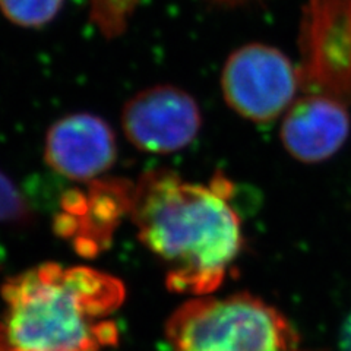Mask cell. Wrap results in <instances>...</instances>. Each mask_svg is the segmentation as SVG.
Masks as SVG:
<instances>
[{
    "label": "cell",
    "instance_id": "obj_8",
    "mask_svg": "<svg viewBox=\"0 0 351 351\" xmlns=\"http://www.w3.org/2000/svg\"><path fill=\"white\" fill-rule=\"evenodd\" d=\"M117 144L113 128L93 113H73L54 122L44 142V158L63 178L90 183L113 167Z\"/></svg>",
    "mask_w": 351,
    "mask_h": 351
},
{
    "label": "cell",
    "instance_id": "obj_13",
    "mask_svg": "<svg viewBox=\"0 0 351 351\" xmlns=\"http://www.w3.org/2000/svg\"><path fill=\"white\" fill-rule=\"evenodd\" d=\"M339 348L341 351H351V311L344 319L341 332H339Z\"/></svg>",
    "mask_w": 351,
    "mask_h": 351
},
{
    "label": "cell",
    "instance_id": "obj_9",
    "mask_svg": "<svg viewBox=\"0 0 351 351\" xmlns=\"http://www.w3.org/2000/svg\"><path fill=\"white\" fill-rule=\"evenodd\" d=\"M350 129L346 103L325 94L304 93L284 113L280 135L282 147L294 160L317 164L343 148Z\"/></svg>",
    "mask_w": 351,
    "mask_h": 351
},
{
    "label": "cell",
    "instance_id": "obj_11",
    "mask_svg": "<svg viewBox=\"0 0 351 351\" xmlns=\"http://www.w3.org/2000/svg\"><path fill=\"white\" fill-rule=\"evenodd\" d=\"M34 223V210L18 186L0 171V226L27 227Z\"/></svg>",
    "mask_w": 351,
    "mask_h": 351
},
{
    "label": "cell",
    "instance_id": "obj_5",
    "mask_svg": "<svg viewBox=\"0 0 351 351\" xmlns=\"http://www.w3.org/2000/svg\"><path fill=\"white\" fill-rule=\"evenodd\" d=\"M302 90L351 104V0H304Z\"/></svg>",
    "mask_w": 351,
    "mask_h": 351
},
{
    "label": "cell",
    "instance_id": "obj_7",
    "mask_svg": "<svg viewBox=\"0 0 351 351\" xmlns=\"http://www.w3.org/2000/svg\"><path fill=\"white\" fill-rule=\"evenodd\" d=\"M134 182L100 178L86 189H72L60 201L54 219L56 233L69 240L82 256H95L112 245L113 234L132 206Z\"/></svg>",
    "mask_w": 351,
    "mask_h": 351
},
{
    "label": "cell",
    "instance_id": "obj_6",
    "mask_svg": "<svg viewBox=\"0 0 351 351\" xmlns=\"http://www.w3.org/2000/svg\"><path fill=\"white\" fill-rule=\"evenodd\" d=\"M122 128L136 149L167 156L196 139L202 128V113L189 93L160 84L129 98L122 110Z\"/></svg>",
    "mask_w": 351,
    "mask_h": 351
},
{
    "label": "cell",
    "instance_id": "obj_1",
    "mask_svg": "<svg viewBox=\"0 0 351 351\" xmlns=\"http://www.w3.org/2000/svg\"><path fill=\"white\" fill-rule=\"evenodd\" d=\"M234 186L215 174L208 183L154 169L134 182L129 218L138 239L166 269V285L196 298L217 291L245 247Z\"/></svg>",
    "mask_w": 351,
    "mask_h": 351
},
{
    "label": "cell",
    "instance_id": "obj_4",
    "mask_svg": "<svg viewBox=\"0 0 351 351\" xmlns=\"http://www.w3.org/2000/svg\"><path fill=\"white\" fill-rule=\"evenodd\" d=\"M221 90L234 113L255 123H269L287 112L302 90L299 66L282 51L252 43L224 63Z\"/></svg>",
    "mask_w": 351,
    "mask_h": 351
},
{
    "label": "cell",
    "instance_id": "obj_3",
    "mask_svg": "<svg viewBox=\"0 0 351 351\" xmlns=\"http://www.w3.org/2000/svg\"><path fill=\"white\" fill-rule=\"evenodd\" d=\"M173 351H299L300 337L277 307L250 293L201 295L166 324Z\"/></svg>",
    "mask_w": 351,
    "mask_h": 351
},
{
    "label": "cell",
    "instance_id": "obj_10",
    "mask_svg": "<svg viewBox=\"0 0 351 351\" xmlns=\"http://www.w3.org/2000/svg\"><path fill=\"white\" fill-rule=\"evenodd\" d=\"M64 0H0V12L22 28H41L58 16Z\"/></svg>",
    "mask_w": 351,
    "mask_h": 351
},
{
    "label": "cell",
    "instance_id": "obj_2",
    "mask_svg": "<svg viewBox=\"0 0 351 351\" xmlns=\"http://www.w3.org/2000/svg\"><path fill=\"white\" fill-rule=\"evenodd\" d=\"M123 282L100 269L46 262L6 280L0 351H98L114 344L107 316L123 303Z\"/></svg>",
    "mask_w": 351,
    "mask_h": 351
},
{
    "label": "cell",
    "instance_id": "obj_12",
    "mask_svg": "<svg viewBox=\"0 0 351 351\" xmlns=\"http://www.w3.org/2000/svg\"><path fill=\"white\" fill-rule=\"evenodd\" d=\"M138 0H91V19L106 37H116L126 28Z\"/></svg>",
    "mask_w": 351,
    "mask_h": 351
}]
</instances>
